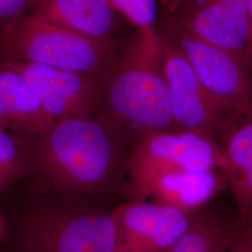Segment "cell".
<instances>
[{"mask_svg": "<svg viewBox=\"0 0 252 252\" xmlns=\"http://www.w3.org/2000/svg\"><path fill=\"white\" fill-rule=\"evenodd\" d=\"M29 177L70 198L115 207L129 199L127 161L134 143L116 126L84 118L55 121L24 136Z\"/></svg>", "mask_w": 252, "mask_h": 252, "instance_id": "6da1fadb", "label": "cell"}, {"mask_svg": "<svg viewBox=\"0 0 252 252\" xmlns=\"http://www.w3.org/2000/svg\"><path fill=\"white\" fill-rule=\"evenodd\" d=\"M113 209L64 196L28 177L0 194V252H115Z\"/></svg>", "mask_w": 252, "mask_h": 252, "instance_id": "7a4b0ae2", "label": "cell"}, {"mask_svg": "<svg viewBox=\"0 0 252 252\" xmlns=\"http://www.w3.org/2000/svg\"><path fill=\"white\" fill-rule=\"evenodd\" d=\"M139 33L107 93L109 108L122 123L120 130L134 144L146 135L177 129L162 70L161 37L155 28Z\"/></svg>", "mask_w": 252, "mask_h": 252, "instance_id": "3957f363", "label": "cell"}, {"mask_svg": "<svg viewBox=\"0 0 252 252\" xmlns=\"http://www.w3.org/2000/svg\"><path fill=\"white\" fill-rule=\"evenodd\" d=\"M102 42L30 12L0 34V61L39 63L94 75L107 65Z\"/></svg>", "mask_w": 252, "mask_h": 252, "instance_id": "277c9868", "label": "cell"}, {"mask_svg": "<svg viewBox=\"0 0 252 252\" xmlns=\"http://www.w3.org/2000/svg\"><path fill=\"white\" fill-rule=\"evenodd\" d=\"M164 39L188 59L203 86L234 124L252 110V74L231 54L168 23Z\"/></svg>", "mask_w": 252, "mask_h": 252, "instance_id": "5b68a950", "label": "cell"}, {"mask_svg": "<svg viewBox=\"0 0 252 252\" xmlns=\"http://www.w3.org/2000/svg\"><path fill=\"white\" fill-rule=\"evenodd\" d=\"M168 170L225 173V159L216 138L194 131L167 130L146 135L135 142L127 161L128 185Z\"/></svg>", "mask_w": 252, "mask_h": 252, "instance_id": "8992f818", "label": "cell"}, {"mask_svg": "<svg viewBox=\"0 0 252 252\" xmlns=\"http://www.w3.org/2000/svg\"><path fill=\"white\" fill-rule=\"evenodd\" d=\"M169 24L231 54L252 71V34L245 0H181Z\"/></svg>", "mask_w": 252, "mask_h": 252, "instance_id": "52a82bcc", "label": "cell"}, {"mask_svg": "<svg viewBox=\"0 0 252 252\" xmlns=\"http://www.w3.org/2000/svg\"><path fill=\"white\" fill-rule=\"evenodd\" d=\"M160 37L162 70L170 92L176 128L216 139L224 135L234 126V121L209 95L185 55L161 35Z\"/></svg>", "mask_w": 252, "mask_h": 252, "instance_id": "ba28073f", "label": "cell"}, {"mask_svg": "<svg viewBox=\"0 0 252 252\" xmlns=\"http://www.w3.org/2000/svg\"><path fill=\"white\" fill-rule=\"evenodd\" d=\"M196 211L129 199L113 209L115 252H165L189 229Z\"/></svg>", "mask_w": 252, "mask_h": 252, "instance_id": "9c48e42d", "label": "cell"}, {"mask_svg": "<svg viewBox=\"0 0 252 252\" xmlns=\"http://www.w3.org/2000/svg\"><path fill=\"white\" fill-rule=\"evenodd\" d=\"M0 63L23 76L54 122L66 118L92 119L99 108L101 96L94 75L39 63Z\"/></svg>", "mask_w": 252, "mask_h": 252, "instance_id": "30bf717a", "label": "cell"}, {"mask_svg": "<svg viewBox=\"0 0 252 252\" xmlns=\"http://www.w3.org/2000/svg\"><path fill=\"white\" fill-rule=\"evenodd\" d=\"M227 187L228 178L222 170H168L130 182L128 194L129 199L151 200L196 211L215 200Z\"/></svg>", "mask_w": 252, "mask_h": 252, "instance_id": "8fae6325", "label": "cell"}, {"mask_svg": "<svg viewBox=\"0 0 252 252\" xmlns=\"http://www.w3.org/2000/svg\"><path fill=\"white\" fill-rule=\"evenodd\" d=\"M54 123L23 76L0 63V127L30 136Z\"/></svg>", "mask_w": 252, "mask_h": 252, "instance_id": "7c38bea8", "label": "cell"}, {"mask_svg": "<svg viewBox=\"0 0 252 252\" xmlns=\"http://www.w3.org/2000/svg\"><path fill=\"white\" fill-rule=\"evenodd\" d=\"M32 13L101 42L113 27L109 0H31Z\"/></svg>", "mask_w": 252, "mask_h": 252, "instance_id": "4fadbf2b", "label": "cell"}, {"mask_svg": "<svg viewBox=\"0 0 252 252\" xmlns=\"http://www.w3.org/2000/svg\"><path fill=\"white\" fill-rule=\"evenodd\" d=\"M215 200L198 209L189 229L165 252H227L239 234L246 215L234 206L231 209L221 207Z\"/></svg>", "mask_w": 252, "mask_h": 252, "instance_id": "5bb4252c", "label": "cell"}, {"mask_svg": "<svg viewBox=\"0 0 252 252\" xmlns=\"http://www.w3.org/2000/svg\"><path fill=\"white\" fill-rule=\"evenodd\" d=\"M30 174L31 164L24 137L0 127V194Z\"/></svg>", "mask_w": 252, "mask_h": 252, "instance_id": "9a60e30c", "label": "cell"}, {"mask_svg": "<svg viewBox=\"0 0 252 252\" xmlns=\"http://www.w3.org/2000/svg\"><path fill=\"white\" fill-rule=\"evenodd\" d=\"M220 146L225 159L227 178L252 169V110L222 135Z\"/></svg>", "mask_w": 252, "mask_h": 252, "instance_id": "2e32d148", "label": "cell"}, {"mask_svg": "<svg viewBox=\"0 0 252 252\" xmlns=\"http://www.w3.org/2000/svg\"><path fill=\"white\" fill-rule=\"evenodd\" d=\"M139 31L155 28L158 0H109Z\"/></svg>", "mask_w": 252, "mask_h": 252, "instance_id": "e0dca14e", "label": "cell"}, {"mask_svg": "<svg viewBox=\"0 0 252 252\" xmlns=\"http://www.w3.org/2000/svg\"><path fill=\"white\" fill-rule=\"evenodd\" d=\"M228 188L233 205L243 215L252 213V169L234 174L228 178Z\"/></svg>", "mask_w": 252, "mask_h": 252, "instance_id": "ac0fdd59", "label": "cell"}, {"mask_svg": "<svg viewBox=\"0 0 252 252\" xmlns=\"http://www.w3.org/2000/svg\"><path fill=\"white\" fill-rule=\"evenodd\" d=\"M30 0H0V34L26 15Z\"/></svg>", "mask_w": 252, "mask_h": 252, "instance_id": "d6986e66", "label": "cell"}, {"mask_svg": "<svg viewBox=\"0 0 252 252\" xmlns=\"http://www.w3.org/2000/svg\"><path fill=\"white\" fill-rule=\"evenodd\" d=\"M226 252H252V213L246 215L239 234Z\"/></svg>", "mask_w": 252, "mask_h": 252, "instance_id": "ffe728a7", "label": "cell"}, {"mask_svg": "<svg viewBox=\"0 0 252 252\" xmlns=\"http://www.w3.org/2000/svg\"><path fill=\"white\" fill-rule=\"evenodd\" d=\"M180 1L181 0H158V2L162 5L168 14H170L176 9L179 6Z\"/></svg>", "mask_w": 252, "mask_h": 252, "instance_id": "44dd1931", "label": "cell"}, {"mask_svg": "<svg viewBox=\"0 0 252 252\" xmlns=\"http://www.w3.org/2000/svg\"><path fill=\"white\" fill-rule=\"evenodd\" d=\"M247 11L249 15V21L251 26V34H252V0H245Z\"/></svg>", "mask_w": 252, "mask_h": 252, "instance_id": "7402d4cb", "label": "cell"}, {"mask_svg": "<svg viewBox=\"0 0 252 252\" xmlns=\"http://www.w3.org/2000/svg\"><path fill=\"white\" fill-rule=\"evenodd\" d=\"M4 230H5V227H4V220H3V218H2V215H1V213H0V246H1L2 240H3Z\"/></svg>", "mask_w": 252, "mask_h": 252, "instance_id": "603a6c76", "label": "cell"}]
</instances>
